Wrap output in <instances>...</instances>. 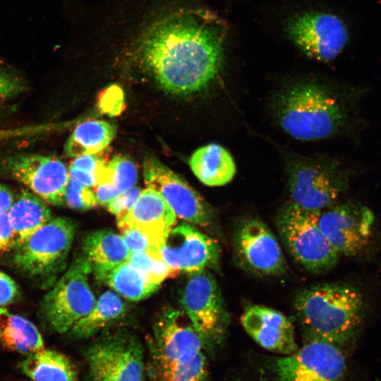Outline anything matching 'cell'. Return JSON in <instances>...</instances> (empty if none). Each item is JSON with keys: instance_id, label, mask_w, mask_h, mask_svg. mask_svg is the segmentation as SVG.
Returning <instances> with one entry per match:
<instances>
[{"instance_id": "24", "label": "cell", "mask_w": 381, "mask_h": 381, "mask_svg": "<svg viewBox=\"0 0 381 381\" xmlns=\"http://www.w3.org/2000/svg\"><path fill=\"white\" fill-rule=\"evenodd\" d=\"M19 368L32 381H78L71 360L52 349L44 348L26 356Z\"/></svg>"}, {"instance_id": "36", "label": "cell", "mask_w": 381, "mask_h": 381, "mask_svg": "<svg viewBox=\"0 0 381 381\" xmlns=\"http://www.w3.org/2000/svg\"><path fill=\"white\" fill-rule=\"evenodd\" d=\"M123 107L122 90L116 85L109 87L99 98V108L111 116L119 114Z\"/></svg>"}, {"instance_id": "40", "label": "cell", "mask_w": 381, "mask_h": 381, "mask_svg": "<svg viewBox=\"0 0 381 381\" xmlns=\"http://www.w3.org/2000/svg\"><path fill=\"white\" fill-rule=\"evenodd\" d=\"M13 109L14 106L12 104L0 107V119L12 113Z\"/></svg>"}, {"instance_id": "22", "label": "cell", "mask_w": 381, "mask_h": 381, "mask_svg": "<svg viewBox=\"0 0 381 381\" xmlns=\"http://www.w3.org/2000/svg\"><path fill=\"white\" fill-rule=\"evenodd\" d=\"M195 176L208 186H222L229 183L236 174L232 156L222 146L211 143L196 150L189 159Z\"/></svg>"}, {"instance_id": "8", "label": "cell", "mask_w": 381, "mask_h": 381, "mask_svg": "<svg viewBox=\"0 0 381 381\" xmlns=\"http://www.w3.org/2000/svg\"><path fill=\"white\" fill-rule=\"evenodd\" d=\"M91 381H143V350L125 330L108 332L86 349Z\"/></svg>"}, {"instance_id": "21", "label": "cell", "mask_w": 381, "mask_h": 381, "mask_svg": "<svg viewBox=\"0 0 381 381\" xmlns=\"http://www.w3.org/2000/svg\"><path fill=\"white\" fill-rule=\"evenodd\" d=\"M8 215L13 231L12 248L24 242L53 218L47 202L26 188L15 195Z\"/></svg>"}, {"instance_id": "19", "label": "cell", "mask_w": 381, "mask_h": 381, "mask_svg": "<svg viewBox=\"0 0 381 381\" xmlns=\"http://www.w3.org/2000/svg\"><path fill=\"white\" fill-rule=\"evenodd\" d=\"M82 250L95 276L103 281L110 271L127 261L130 254L122 236L107 229L88 234L83 238Z\"/></svg>"}, {"instance_id": "11", "label": "cell", "mask_w": 381, "mask_h": 381, "mask_svg": "<svg viewBox=\"0 0 381 381\" xmlns=\"http://www.w3.org/2000/svg\"><path fill=\"white\" fill-rule=\"evenodd\" d=\"M346 371L341 347L320 340H306L273 364L274 381H344Z\"/></svg>"}, {"instance_id": "28", "label": "cell", "mask_w": 381, "mask_h": 381, "mask_svg": "<svg viewBox=\"0 0 381 381\" xmlns=\"http://www.w3.org/2000/svg\"><path fill=\"white\" fill-rule=\"evenodd\" d=\"M157 381H208L207 359L202 351L184 360L155 361Z\"/></svg>"}, {"instance_id": "1", "label": "cell", "mask_w": 381, "mask_h": 381, "mask_svg": "<svg viewBox=\"0 0 381 381\" xmlns=\"http://www.w3.org/2000/svg\"><path fill=\"white\" fill-rule=\"evenodd\" d=\"M227 27L214 13L181 8L150 24L132 55L164 90L177 95L205 89L222 66Z\"/></svg>"}, {"instance_id": "13", "label": "cell", "mask_w": 381, "mask_h": 381, "mask_svg": "<svg viewBox=\"0 0 381 381\" xmlns=\"http://www.w3.org/2000/svg\"><path fill=\"white\" fill-rule=\"evenodd\" d=\"M238 265L259 276H276L286 270L285 258L276 236L262 220L248 218L237 226L233 237Z\"/></svg>"}, {"instance_id": "35", "label": "cell", "mask_w": 381, "mask_h": 381, "mask_svg": "<svg viewBox=\"0 0 381 381\" xmlns=\"http://www.w3.org/2000/svg\"><path fill=\"white\" fill-rule=\"evenodd\" d=\"M140 192V188L133 186L116 196L107 207L111 213L116 216V219H119L133 206Z\"/></svg>"}, {"instance_id": "4", "label": "cell", "mask_w": 381, "mask_h": 381, "mask_svg": "<svg viewBox=\"0 0 381 381\" xmlns=\"http://www.w3.org/2000/svg\"><path fill=\"white\" fill-rule=\"evenodd\" d=\"M75 233V225L71 219L52 218L13 248V265L40 287H52L66 268Z\"/></svg>"}, {"instance_id": "18", "label": "cell", "mask_w": 381, "mask_h": 381, "mask_svg": "<svg viewBox=\"0 0 381 381\" xmlns=\"http://www.w3.org/2000/svg\"><path fill=\"white\" fill-rule=\"evenodd\" d=\"M241 322L247 334L267 350L286 356L298 349L294 325L277 310L261 305L248 306Z\"/></svg>"}, {"instance_id": "12", "label": "cell", "mask_w": 381, "mask_h": 381, "mask_svg": "<svg viewBox=\"0 0 381 381\" xmlns=\"http://www.w3.org/2000/svg\"><path fill=\"white\" fill-rule=\"evenodd\" d=\"M349 181V175L333 164L297 162L289 175L291 203L305 210L320 211L337 202Z\"/></svg>"}, {"instance_id": "32", "label": "cell", "mask_w": 381, "mask_h": 381, "mask_svg": "<svg viewBox=\"0 0 381 381\" xmlns=\"http://www.w3.org/2000/svg\"><path fill=\"white\" fill-rule=\"evenodd\" d=\"M28 83L23 74L10 64L0 60V107L23 95Z\"/></svg>"}, {"instance_id": "37", "label": "cell", "mask_w": 381, "mask_h": 381, "mask_svg": "<svg viewBox=\"0 0 381 381\" xmlns=\"http://www.w3.org/2000/svg\"><path fill=\"white\" fill-rule=\"evenodd\" d=\"M20 296V288L16 281L0 271V307L16 303Z\"/></svg>"}, {"instance_id": "25", "label": "cell", "mask_w": 381, "mask_h": 381, "mask_svg": "<svg viewBox=\"0 0 381 381\" xmlns=\"http://www.w3.org/2000/svg\"><path fill=\"white\" fill-rule=\"evenodd\" d=\"M115 134V126L107 121H83L75 126L67 139L65 153L73 158L99 153L110 144Z\"/></svg>"}, {"instance_id": "29", "label": "cell", "mask_w": 381, "mask_h": 381, "mask_svg": "<svg viewBox=\"0 0 381 381\" xmlns=\"http://www.w3.org/2000/svg\"><path fill=\"white\" fill-rule=\"evenodd\" d=\"M68 171L71 178L90 188L109 183L112 177L108 162L97 153L75 157Z\"/></svg>"}, {"instance_id": "16", "label": "cell", "mask_w": 381, "mask_h": 381, "mask_svg": "<svg viewBox=\"0 0 381 381\" xmlns=\"http://www.w3.org/2000/svg\"><path fill=\"white\" fill-rule=\"evenodd\" d=\"M288 34L308 56L322 61L334 59L348 42V30L337 16L304 13L291 18Z\"/></svg>"}, {"instance_id": "5", "label": "cell", "mask_w": 381, "mask_h": 381, "mask_svg": "<svg viewBox=\"0 0 381 381\" xmlns=\"http://www.w3.org/2000/svg\"><path fill=\"white\" fill-rule=\"evenodd\" d=\"M91 272L89 262L80 255L44 295L39 310L48 329L59 334L69 332L90 312L96 303L88 282Z\"/></svg>"}, {"instance_id": "33", "label": "cell", "mask_w": 381, "mask_h": 381, "mask_svg": "<svg viewBox=\"0 0 381 381\" xmlns=\"http://www.w3.org/2000/svg\"><path fill=\"white\" fill-rule=\"evenodd\" d=\"M111 171L109 182L119 194L134 186L138 178V171L134 163L128 158L116 155L108 162Z\"/></svg>"}, {"instance_id": "23", "label": "cell", "mask_w": 381, "mask_h": 381, "mask_svg": "<svg viewBox=\"0 0 381 381\" xmlns=\"http://www.w3.org/2000/svg\"><path fill=\"white\" fill-rule=\"evenodd\" d=\"M0 344L28 356L44 348L41 334L27 318L0 307Z\"/></svg>"}, {"instance_id": "39", "label": "cell", "mask_w": 381, "mask_h": 381, "mask_svg": "<svg viewBox=\"0 0 381 381\" xmlns=\"http://www.w3.org/2000/svg\"><path fill=\"white\" fill-rule=\"evenodd\" d=\"M15 195L7 186L0 183V214L7 213L10 210Z\"/></svg>"}, {"instance_id": "34", "label": "cell", "mask_w": 381, "mask_h": 381, "mask_svg": "<svg viewBox=\"0 0 381 381\" xmlns=\"http://www.w3.org/2000/svg\"><path fill=\"white\" fill-rule=\"evenodd\" d=\"M95 193L75 179L69 177L66 187L64 205L78 210H87L97 205Z\"/></svg>"}, {"instance_id": "7", "label": "cell", "mask_w": 381, "mask_h": 381, "mask_svg": "<svg viewBox=\"0 0 381 381\" xmlns=\"http://www.w3.org/2000/svg\"><path fill=\"white\" fill-rule=\"evenodd\" d=\"M183 311L200 337L203 349L213 351L225 339L229 315L219 287L208 272L193 275L181 298Z\"/></svg>"}, {"instance_id": "27", "label": "cell", "mask_w": 381, "mask_h": 381, "mask_svg": "<svg viewBox=\"0 0 381 381\" xmlns=\"http://www.w3.org/2000/svg\"><path fill=\"white\" fill-rule=\"evenodd\" d=\"M104 281L116 292L131 301L147 297L159 286V284L128 261L114 268Z\"/></svg>"}, {"instance_id": "17", "label": "cell", "mask_w": 381, "mask_h": 381, "mask_svg": "<svg viewBox=\"0 0 381 381\" xmlns=\"http://www.w3.org/2000/svg\"><path fill=\"white\" fill-rule=\"evenodd\" d=\"M153 332L154 361L184 360L202 351V340L183 310H164L158 318Z\"/></svg>"}, {"instance_id": "26", "label": "cell", "mask_w": 381, "mask_h": 381, "mask_svg": "<svg viewBox=\"0 0 381 381\" xmlns=\"http://www.w3.org/2000/svg\"><path fill=\"white\" fill-rule=\"evenodd\" d=\"M126 311V304L113 291L102 294L90 310L79 320L69 333L78 339H86L94 336L104 327L121 318Z\"/></svg>"}, {"instance_id": "38", "label": "cell", "mask_w": 381, "mask_h": 381, "mask_svg": "<svg viewBox=\"0 0 381 381\" xmlns=\"http://www.w3.org/2000/svg\"><path fill=\"white\" fill-rule=\"evenodd\" d=\"M13 231L7 213L0 214V253L13 248Z\"/></svg>"}, {"instance_id": "9", "label": "cell", "mask_w": 381, "mask_h": 381, "mask_svg": "<svg viewBox=\"0 0 381 381\" xmlns=\"http://www.w3.org/2000/svg\"><path fill=\"white\" fill-rule=\"evenodd\" d=\"M0 174L18 181L44 202L64 205L70 175L59 159L44 154L16 152L0 159Z\"/></svg>"}, {"instance_id": "2", "label": "cell", "mask_w": 381, "mask_h": 381, "mask_svg": "<svg viewBox=\"0 0 381 381\" xmlns=\"http://www.w3.org/2000/svg\"><path fill=\"white\" fill-rule=\"evenodd\" d=\"M294 307L306 341L320 340L340 347L356 339L367 315L363 294L347 283L306 287L296 295Z\"/></svg>"}, {"instance_id": "31", "label": "cell", "mask_w": 381, "mask_h": 381, "mask_svg": "<svg viewBox=\"0 0 381 381\" xmlns=\"http://www.w3.org/2000/svg\"><path fill=\"white\" fill-rule=\"evenodd\" d=\"M127 261L159 285L167 278L177 276L166 263L162 253L130 252Z\"/></svg>"}, {"instance_id": "3", "label": "cell", "mask_w": 381, "mask_h": 381, "mask_svg": "<svg viewBox=\"0 0 381 381\" xmlns=\"http://www.w3.org/2000/svg\"><path fill=\"white\" fill-rule=\"evenodd\" d=\"M276 113L283 130L301 141L329 138L339 132L346 119L338 98L313 83H296L283 90L277 99Z\"/></svg>"}, {"instance_id": "15", "label": "cell", "mask_w": 381, "mask_h": 381, "mask_svg": "<svg viewBox=\"0 0 381 381\" xmlns=\"http://www.w3.org/2000/svg\"><path fill=\"white\" fill-rule=\"evenodd\" d=\"M161 253L177 275L182 272L194 275L219 266L221 250L218 242L189 223L171 229Z\"/></svg>"}, {"instance_id": "20", "label": "cell", "mask_w": 381, "mask_h": 381, "mask_svg": "<svg viewBox=\"0 0 381 381\" xmlns=\"http://www.w3.org/2000/svg\"><path fill=\"white\" fill-rule=\"evenodd\" d=\"M176 217L159 193L147 188L141 190L138 198L126 213L117 219V225L169 232L175 224Z\"/></svg>"}, {"instance_id": "10", "label": "cell", "mask_w": 381, "mask_h": 381, "mask_svg": "<svg viewBox=\"0 0 381 381\" xmlns=\"http://www.w3.org/2000/svg\"><path fill=\"white\" fill-rule=\"evenodd\" d=\"M375 216L367 206L335 202L319 212L318 223L327 241L339 255L356 257L371 243Z\"/></svg>"}, {"instance_id": "6", "label": "cell", "mask_w": 381, "mask_h": 381, "mask_svg": "<svg viewBox=\"0 0 381 381\" xmlns=\"http://www.w3.org/2000/svg\"><path fill=\"white\" fill-rule=\"evenodd\" d=\"M319 212L305 210L289 202L279 211L276 220L278 233L290 255L313 273L332 269L340 256L320 228Z\"/></svg>"}, {"instance_id": "30", "label": "cell", "mask_w": 381, "mask_h": 381, "mask_svg": "<svg viewBox=\"0 0 381 381\" xmlns=\"http://www.w3.org/2000/svg\"><path fill=\"white\" fill-rule=\"evenodd\" d=\"M118 227L130 252L161 253L162 245L169 233L133 226Z\"/></svg>"}, {"instance_id": "14", "label": "cell", "mask_w": 381, "mask_h": 381, "mask_svg": "<svg viewBox=\"0 0 381 381\" xmlns=\"http://www.w3.org/2000/svg\"><path fill=\"white\" fill-rule=\"evenodd\" d=\"M143 167L147 187L159 193L177 217L202 227L212 224L210 205L181 176L155 158L146 159Z\"/></svg>"}]
</instances>
